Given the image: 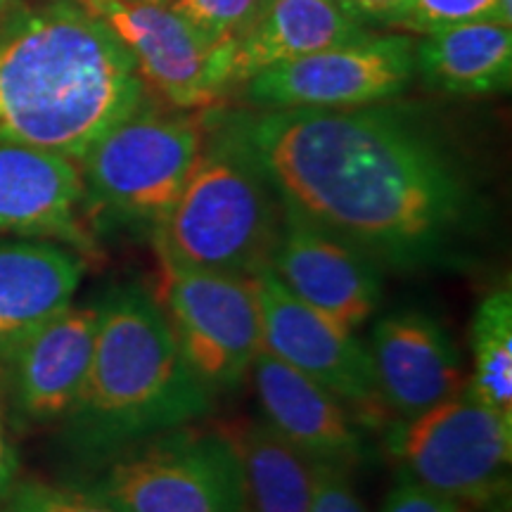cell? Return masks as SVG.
Returning a JSON list of instances; mask_svg holds the SVG:
<instances>
[{"instance_id":"1","label":"cell","mask_w":512,"mask_h":512,"mask_svg":"<svg viewBox=\"0 0 512 512\" xmlns=\"http://www.w3.org/2000/svg\"><path fill=\"white\" fill-rule=\"evenodd\" d=\"M283 207L382 271L465 266L484 207L451 152L387 102L349 110L235 114Z\"/></svg>"},{"instance_id":"2","label":"cell","mask_w":512,"mask_h":512,"mask_svg":"<svg viewBox=\"0 0 512 512\" xmlns=\"http://www.w3.org/2000/svg\"><path fill=\"white\" fill-rule=\"evenodd\" d=\"M145 98L133 55L79 0L0 17V143L79 164Z\"/></svg>"},{"instance_id":"3","label":"cell","mask_w":512,"mask_h":512,"mask_svg":"<svg viewBox=\"0 0 512 512\" xmlns=\"http://www.w3.org/2000/svg\"><path fill=\"white\" fill-rule=\"evenodd\" d=\"M98 304L91 368L60 422V444L79 472L207 418L216 401L185 363L152 290L119 285Z\"/></svg>"},{"instance_id":"4","label":"cell","mask_w":512,"mask_h":512,"mask_svg":"<svg viewBox=\"0 0 512 512\" xmlns=\"http://www.w3.org/2000/svg\"><path fill=\"white\" fill-rule=\"evenodd\" d=\"M283 214L238 117L211 110L188 183L150 242L174 264L256 278L271 268Z\"/></svg>"},{"instance_id":"5","label":"cell","mask_w":512,"mask_h":512,"mask_svg":"<svg viewBox=\"0 0 512 512\" xmlns=\"http://www.w3.org/2000/svg\"><path fill=\"white\" fill-rule=\"evenodd\" d=\"M211 110L140 105L83 155V216L93 230L155 238L200 157Z\"/></svg>"},{"instance_id":"6","label":"cell","mask_w":512,"mask_h":512,"mask_svg":"<svg viewBox=\"0 0 512 512\" xmlns=\"http://www.w3.org/2000/svg\"><path fill=\"white\" fill-rule=\"evenodd\" d=\"M117 512H240V472L223 432L178 427L64 482Z\"/></svg>"},{"instance_id":"7","label":"cell","mask_w":512,"mask_h":512,"mask_svg":"<svg viewBox=\"0 0 512 512\" xmlns=\"http://www.w3.org/2000/svg\"><path fill=\"white\" fill-rule=\"evenodd\" d=\"M384 441L399 475L465 512L510 491L512 418L467 389L411 420H392Z\"/></svg>"},{"instance_id":"8","label":"cell","mask_w":512,"mask_h":512,"mask_svg":"<svg viewBox=\"0 0 512 512\" xmlns=\"http://www.w3.org/2000/svg\"><path fill=\"white\" fill-rule=\"evenodd\" d=\"M152 294L192 373L216 396L240 389L261 351L256 278L200 271L157 254Z\"/></svg>"},{"instance_id":"9","label":"cell","mask_w":512,"mask_h":512,"mask_svg":"<svg viewBox=\"0 0 512 512\" xmlns=\"http://www.w3.org/2000/svg\"><path fill=\"white\" fill-rule=\"evenodd\" d=\"M107 24L136 60L145 93L164 107L202 112L219 105L233 88V43H214L169 8V3L79 0Z\"/></svg>"},{"instance_id":"10","label":"cell","mask_w":512,"mask_h":512,"mask_svg":"<svg viewBox=\"0 0 512 512\" xmlns=\"http://www.w3.org/2000/svg\"><path fill=\"white\" fill-rule=\"evenodd\" d=\"M413 76V38L363 36L273 64L245 81V98L261 110H349L399 98Z\"/></svg>"},{"instance_id":"11","label":"cell","mask_w":512,"mask_h":512,"mask_svg":"<svg viewBox=\"0 0 512 512\" xmlns=\"http://www.w3.org/2000/svg\"><path fill=\"white\" fill-rule=\"evenodd\" d=\"M261 306V349L347 401L368 430L392 422L377 392L368 347L354 330L299 302L271 271L256 275Z\"/></svg>"},{"instance_id":"12","label":"cell","mask_w":512,"mask_h":512,"mask_svg":"<svg viewBox=\"0 0 512 512\" xmlns=\"http://www.w3.org/2000/svg\"><path fill=\"white\" fill-rule=\"evenodd\" d=\"M268 271L299 302L347 330L366 325L382 304L384 271L380 264L356 245L287 207Z\"/></svg>"},{"instance_id":"13","label":"cell","mask_w":512,"mask_h":512,"mask_svg":"<svg viewBox=\"0 0 512 512\" xmlns=\"http://www.w3.org/2000/svg\"><path fill=\"white\" fill-rule=\"evenodd\" d=\"M100 304H69L3 358L5 408L19 432L62 422L79 396L95 349Z\"/></svg>"},{"instance_id":"14","label":"cell","mask_w":512,"mask_h":512,"mask_svg":"<svg viewBox=\"0 0 512 512\" xmlns=\"http://www.w3.org/2000/svg\"><path fill=\"white\" fill-rule=\"evenodd\" d=\"M249 380L261 420L311 463L356 472L373 456L368 427L328 387L261 349Z\"/></svg>"},{"instance_id":"15","label":"cell","mask_w":512,"mask_h":512,"mask_svg":"<svg viewBox=\"0 0 512 512\" xmlns=\"http://www.w3.org/2000/svg\"><path fill=\"white\" fill-rule=\"evenodd\" d=\"M368 354L377 392L392 420H411L467 384L463 356L437 316L396 309L375 320Z\"/></svg>"},{"instance_id":"16","label":"cell","mask_w":512,"mask_h":512,"mask_svg":"<svg viewBox=\"0 0 512 512\" xmlns=\"http://www.w3.org/2000/svg\"><path fill=\"white\" fill-rule=\"evenodd\" d=\"M0 235L60 242L79 254L98 252L83 216L79 164L0 143Z\"/></svg>"},{"instance_id":"17","label":"cell","mask_w":512,"mask_h":512,"mask_svg":"<svg viewBox=\"0 0 512 512\" xmlns=\"http://www.w3.org/2000/svg\"><path fill=\"white\" fill-rule=\"evenodd\" d=\"M86 259L50 240H0V361L74 302Z\"/></svg>"},{"instance_id":"18","label":"cell","mask_w":512,"mask_h":512,"mask_svg":"<svg viewBox=\"0 0 512 512\" xmlns=\"http://www.w3.org/2000/svg\"><path fill=\"white\" fill-rule=\"evenodd\" d=\"M368 36L366 22L337 0H261L254 17L233 41L230 81L252 79L273 64Z\"/></svg>"},{"instance_id":"19","label":"cell","mask_w":512,"mask_h":512,"mask_svg":"<svg viewBox=\"0 0 512 512\" xmlns=\"http://www.w3.org/2000/svg\"><path fill=\"white\" fill-rule=\"evenodd\" d=\"M415 74L448 95L503 93L512 81V31L501 22H467L415 43Z\"/></svg>"},{"instance_id":"20","label":"cell","mask_w":512,"mask_h":512,"mask_svg":"<svg viewBox=\"0 0 512 512\" xmlns=\"http://www.w3.org/2000/svg\"><path fill=\"white\" fill-rule=\"evenodd\" d=\"M240 472V512H309L313 465L264 420L219 425Z\"/></svg>"},{"instance_id":"21","label":"cell","mask_w":512,"mask_h":512,"mask_svg":"<svg viewBox=\"0 0 512 512\" xmlns=\"http://www.w3.org/2000/svg\"><path fill=\"white\" fill-rule=\"evenodd\" d=\"M472 370L467 389L512 418V290L498 287L479 302L470 332Z\"/></svg>"},{"instance_id":"22","label":"cell","mask_w":512,"mask_h":512,"mask_svg":"<svg viewBox=\"0 0 512 512\" xmlns=\"http://www.w3.org/2000/svg\"><path fill=\"white\" fill-rule=\"evenodd\" d=\"M467 22L512 24V0H411L401 29L413 34L456 27Z\"/></svg>"},{"instance_id":"23","label":"cell","mask_w":512,"mask_h":512,"mask_svg":"<svg viewBox=\"0 0 512 512\" xmlns=\"http://www.w3.org/2000/svg\"><path fill=\"white\" fill-rule=\"evenodd\" d=\"M261 0H169V8L214 43H233Z\"/></svg>"},{"instance_id":"24","label":"cell","mask_w":512,"mask_h":512,"mask_svg":"<svg viewBox=\"0 0 512 512\" xmlns=\"http://www.w3.org/2000/svg\"><path fill=\"white\" fill-rule=\"evenodd\" d=\"M0 512H117L67 484L19 479Z\"/></svg>"},{"instance_id":"25","label":"cell","mask_w":512,"mask_h":512,"mask_svg":"<svg viewBox=\"0 0 512 512\" xmlns=\"http://www.w3.org/2000/svg\"><path fill=\"white\" fill-rule=\"evenodd\" d=\"M311 465L313 489L309 512H368L349 472L323 463Z\"/></svg>"},{"instance_id":"26","label":"cell","mask_w":512,"mask_h":512,"mask_svg":"<svg viewBox=\"0 0 512 512\" xmlns=\"http://www.w3.org/2000/svg\"><path fill=\"white\" fill-rule=\"evenodd\" d=\"M380 512H465L458 503L434 494L413 479L396 475L392 489L384 496Z\"/></svg>"},{"instance_id":"27","label":"cell","mask_w":512,"mask_h":512,"mask_svg":"<svg viewBox=\"0 0 512 512\" xmlns=\"http://www.w3.org/2000/svg\"><path fill=\"white\" fill-rule=\"evenodd\" d=\"M337 3L361 22H380L389 24V27H399L411 0H337Z\"/></svg>"},{"instance_id":"28","label":"cell","mask_w":512,"mask_h":512,"mask_svg":"<svg viewBox=\"0 0 512 512\" xmlns=\"http://www.w3.org/2000/svg\"><path fill=\"white\" fill-rule=\"evenodd\" d=\"M19 482V453L15 441L10 437L8 420H5V411L0 406V510H3L5 501Z\"/></svg>"},{"instance_id":"29","label":"cell","mask_w":512,"mask_h":512,"mask_svg":"<svg viewBox=\"0 0 512 512\" xmlns=\"http://www.w3.org/2000/svg\"><path fill=\"white\" fill-rule=\"evenodd\" d=\"M472 512H512V494L508 491V494L491 498L489 503L479 505V508L472 510Z\"/></svg>"},{"instance_id":"30","label":"cell","mask_w":512,"mask_h":512,"mask_svg":"<svg viewBox=\"0 0 512 512\" xmlns=\"http://www.w3.org/2000/svg\"><path fill=\"white\" fill-rule=\"evenodd\" d=\"M15 3H17V0H0V17H3L5 12H8Z\"/></svg>"},{"instance_id":"31","label":"cell","mask_w":512,"mask_h":512,"mask_svg":"<svg viewBox=\"0 0 512 512\" xmlns=\"http://www.w3.org/2000/svg\"><path fill=\"white\" fill-rule=\"evenodd\" d=\"M131 3H169V0H131Z\"/></svg>"}]
</instances>
